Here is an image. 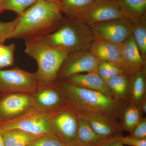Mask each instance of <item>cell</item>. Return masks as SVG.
Masks as SVG:
<instances>
[{
    "instance_id": "obj_25",
    "label": "cell",
    "mask_w": 146,
    "mask_h": 146,
    "mask_svg": "<svg viewBox=\"0 0 146 146\" xmlns=\"http://www.w3.org/2000/svg\"><path fill=\"white\" fill-rule=\"evenodd\" d=\"M39 0H3L2 3V11L10 10L21 15L29 7Z\"/></svg>"
},
{
    "instance_id": "obj_16",
    "label": "cell",
    "mask_w": 146,
    "mask_h": 146,
    "mask_svg": "<svg viewBox=\"0 0 146 146\" xmlns=\"http://www.w3.org/2000/svg\"><path fill=\"white\" fill-rule=\"evenodd\" d=\"M76 113L86 120L95 133L105 140H114L121 135L123 131L119 123H115L87 114Z\"/></svg>"
},
{
    "instance_id": "obj_7",
    "label": "cell",
    "mask_w": 146,
    "mask_h": 146,
    "mask_svg": "<svg viewBox=\"0 0 146 146\" xmlns=\"http://www.w3.org/2000/svg\"><path fill=\"white\" fill-rule=\"evenodd\" d=\"M52 133L60 138L68 146H76L78 130V117L68 106L52 112L50 117Z\"/></svg>"
},
{
    "instance_id": "obj_30",
    "label": "cell",
    "mask_w": 146,
    "mask_h": 146,
    "mask_svg": "<svg viewBox=\"0 0 146 146\" xmlns=\"http://www.w3.org/2000/svg\"><path fill=\"white\" fill-rule=\"evenodd\" d=\"M114 140L123 145L130 146H146V139H138L129 136L124 137L121 135L117 137Z\"/></svg>"
},
{
    "instance_id": "obj_13",
    "label": "cell",
    "mask_w": 146,
    "mask_h": 146,
    "mask_svg": "<svg viewBox=\"0 0 146 146\" xmlns=\"http://www.w3.org/2000/svg\"><path fill=\"white\" fill-rule=\"evenodd\" d=\"M120 65L126 74L133 71L146 70V62L141 56L132 34L123 44Z\"/></svg>"
},
{
    "instance_id": "obj_31",
    "label": "cell",
    "mask_w": 146,
    "mask_h": 146,
    "mask_svg": "<svg viewBox=\"0 0 146 146\" xmlns=\"http://www.w3.org/2000/svg\"><path fill=\"white\" fill-rule=\"evenodd\" d=\"M129 136L138 139L146 138V118L143 117L135 127Z\"/></svg>"
},
{
    "instance_id": "obj_36",
    "label": "cell",
    "mask_w": 146,
    "mask_h": 146,
    "mask_svg": "<svg viewBox=\"0 0 146 146\" xmlns=\"http://www.w3.org/2000/svg\"><path fill=\"white\" fill-rule=\"evenodd\" d=\"M46 1H50L54 2L57 3H59V0H46Z\"/></svg>"
},
{
    "instance_id": "obj_11",
    "label": "cell",
    "mask_w": 146,
    "mask_h": 146,
    "mask_svg": "<svg viewBox=\"0 0 146 146\" xmlns=\"http://www.w3.org/2000/svg\"><path fill=\"white\" fill-rule=\"evenodd\" d=\"M89 26L125 17L117 0H98L86 10L77 15Z\"/></svg>"
},
{
    "instance_id": "obj_19",
    "label": "cell",
    "mask_w": 146,
    "mask_h": 146,
    "mask_svg": "<svg viewBox=\"0 0 146 146\" xmlns=\"http://www.w3.org/2000/svg\"><path fill=\"white\" fill-rule=\"evenodd\" d=\"M115 99L131 103L130 90L127 76L125 73L112 77L106 82Z\"/></svg>"
},
{
    "instance_id": "obj_32",
    "label": "cell",
    "mask_w": 146,
    "mask_h": 146,
    "mask_svg": "<svg viewBox=\"0 0 146 146\" xmlns=\"http://www.w3.org/2000/svg\"><path fill=\"white\" fill-rule=\"evenodd\" d=\"M98 146H125L124 145L115 140H111L104 142Z\"/></svg>"
},
{
    "instance_id": "obj_10",
    "label": "cell",
    "mask_w": 146,
    "mask_h": 146,
    "mask_svg": "<svg viewBox=\"0 0 146 146\" xmlns=\"http://www.w3.org/2000/svg\"><path fill=\"white\" fill-rule=\"evenodd\" d=\"M35 108L31 94L9 93L0 99V118L3 122L19 117Z\"/></svg>"
},
{
    "instance_id": "obj_20",
    "label": "cell",
    "mask_w": 146,
    "mask_h": 146,
    "mask_svg": "<svg viewBox=\"0 0 146 146\" xmlns=\"http://www.w3.org/2000/svg\"><path fill=\"white\" fill-rule=\"evenodd\" d=\"M124 16L133 23L146 16V0H117Z\"/></svg>"
},
{
    "instance_id": "obj_2",
    "label": "cell",
    "mask_w": 146,
    "mask_h": 146,
    "mask_svg": "<svg viewBox=\"0 0 146 146\" xmlns=\"http://www.w3.org/2000/svg\"><path fill=\"white\" fill-rule=\"evenodd\" d=\"M58 3L39 0L18 16V21L10 39L39 40L56 31L65 16Z\"/></svg>"
},
{
    "instance_id": "obj_12",
    "label": "cell",
    "mask_w": 146,
    "mask_h": 146,
    "mask_svg": "<svg viewBox=\"0 0 146 146\" xmlns=\"http://www.w3.org/2000/svg\"><path fill=\"white\" fill-rule=\"evenodd\" d=\"M36 109L48 112H53L67 107L63 95L55 83L52 85L39 84L31 94Z\"/></svg>"
},
{
    "instance_id": "obj_17",
    "label": "cell",
    "mask_w": 146,
    "mask_h": 146,
    "mask_svg": "<svg viewBox=\"0 0 146 146\" xmlns=\"http://www.w3.org/2000/svg\"><path fill=\"white\" fill-rule=\"evenodd\" d=\"M126 75L129 83L131 103L137 106L146 99V70L133 71Z\"/></svg>"
},
{
    "instance_id": "obj_4",
    "label": "cell",
    "mask_w": 146,
    "mask_h": 146,
    "mask_svg": "<svg viewBox=\"0 0 146 146\" xmlns=\"http://www.w3.org/2000/svg\"><path fill=\"white\" fill-rule=\"evenodd\" d=\"M25 43V52L37 63L38 70L35 74L39 84H54L59 69L70 52L64 48L53 46L41 40H26Z\"/></svg>"
},
{
    "instance_id": "obj_9",
    "label": "cell",
    "mask_w": 146,
    "mask_h": 146,
    "mask_svg": "<svg viewBox=\"0 0 146 146\" xmlns=\"http://www.w3.org/2000/svg\"><path fill=\"white\" fill-rule=\"evenodd\" d=\"M99 62L88 51L70 52L59 69L56 80L65 79L71 76L82 73L97 72Z\"/></svg>"
},
{
    "instance_id": "obj_24",
    "label": "cell",
    "mask_w": 146,
    "mask_h": 146,
    "mask_svg": "<svg viewBox=\"0 0 146 146\" xmlns=\"http://www.w3.org/2000/svg\"><path fill=\"white\" fill-rule=\"evenodd\" d=\"M132 34L142 58L146 62V16L132 24Z\"/></svg>"
},
{
    "instance_id": "obj_5",
    "label": "cell",
    "mask_w": 146,
    "mask_h": 146,
    "mask_svg": "<svg viewBox=\"0 0 146 146\" xmlns=\"http://www.w3.org/2000/svg\"><path fill=\"white\" fill-rule=\"evenodd\" d=\"M51 113L35 108L19 117L2 122L0 123V129L3 131L19 129L37 136L52 133L50 124Z\"/></svg>"
},
{
    "instance_id": "obj_14",
    "label": "cell",
    "mask_w": 146,
    "mask_h": 146,
    "mask_svg": "<svg viewBox=\"0 0 146 146\" xmlns=\"http://www.w3.org/2000/svg\"><path fill=\"white\" fill-rule=\"evenodd\" d=\"M122 46L123 44L94 38L89 52L100 61L110 62L121 68L120 60Z\"/></svg>"
},
{
    "instance_id": "obj_6",
    "label": "cell",
    "mask_w": 146,
    "mask_h": 146,
    "mask_svg": "<svg viewBox=\"0 0 146 146\" xmlns=\"http://www.w3.org/2000/svg\"><path fill=\"white\" fill-rule=\"evenodd\" d=\"M39 85L35 73L29 72L17 67L0 70V92L31 95Z\"/></svg>"
},
{
    "instance_id": "obj_21",
    "label": "cell",
    "mask_w": 146,
    "mask_h": 146,
    "mask_svg": "<svg viewBox=\"0 0 146 146\" xmlns=\"http://www.w3.org/2000/svg\"><path fill=\"white\" fill-rule=\"evenodd\" d=\"M3 132L4 146H28L42 136L33 135L17 129L4 130Z\"/></svg>"
},
{
    "instance_id": "obj_3",
    "label": "cell",
    "mask_w": 146,
    "mask_h": 146,
    "mask_svg": "<svg viewBox=\"0 0 146 146\" xmlns=\"http://www.w3.org/2000/svg\"><path fill=\"white\" fill-rule=\"evenodd\" d=\"M94 39L91 27L78 16L73 15L65 16L63 24L56 31L39 40L72 52L89 51Z\"/></svg>"
},
{
    "instance_id": "obj_27",
    "label": "cell",
    "mask_w": 146,
    "mask_h": 146,
    "mask_svg": "<svg viewBox=\"0 0 146 146\" xmlns=\"http://www.w3.org/2000/svg\"><path fill=\"white\" fill-rule=\"evenodd\" d=\"M16 45L0 44V70L12 66L14 63V52Z\"/></svg>"
},
{
    "instance_id": "obj_8",
    "label": "cell",
    "mask_w": 146,
    "mask_h": 146,
    "mask_svg": "<svg viewBox=\"0 0 146 146\" xmlns=\"http://www.w3.org/2000/svg\"><path fill=\"white\" fill-rule=\"evenodd\" d=\"M132 23L125 17L90 26L94 38L123 44L132 34Z\"/></svg>"
},
{
    "instance_id": "obj_26",
    "label": "cell",
    "mask_w": 146,
    "mask_h": 146,
    "mask_svg": "<svg viewBox=\"0 0 146 146\" xmlns=\"http://www.w3.org/2000/svg\"><path fill=\"white\" fill-rule=\"evenodd\" d=\"M97 73L106 83L112 77L124 73L123 70L117 65L104 61H100L98 63Z\"/></svg>"
},
{
    "instance_id": "obj_37",
    "label": "cell",
    "mask_w": 146,
    "mask_h": 146,
    "mask_svg": "<svg viewBox=\"0 0 146 146\" xmlns=\"http://www.w3.org/2000/svg\"><path fill=\"white\" fill-rule=\"evenodd\" d=\"M2 122V120L0 118V123H1Z\"/></svg>"
},
{
    "instance_id": "obj_34",
    "label": "cell",
    "mask_w": 146,
    "mask_h": 146,
    "mask_svg": "<svg viewBox=\"0 0 146 146\" xmlns=\"http://www.w3.org/2000/svg\"><path fill=\"white\" fill-rule=\"evenodd\" d=\"M0 146H4L3 141V132L0 129Z\"/></svg>"
},
{
    "instance_id": "obj_15",
    "label": "cell",
    "mask_w": 146,
    "mask_h": 146,
    "mask_svg": "<svg viewBox=\"0 0 146 146\" xmlns=\"http://www.w3.org/2000/svg\"><path fill=\"white\" fill-rule=\"evenodd\" d=\"M63 80L75 86L98 91L107 96L113 98L106 82L97 72L77 74L68 77Z\"/></svg>"
},
{
    "instance_id": "obj_38",
    "label": "cell",
    "mask_w": 146,
    "mask_h": 146,
    "mask_svg": "<svg viewBox=\"0 0 146 146\" xmlns=\"http://www.w3.org/2000/svg\"><path fill=\"white\" fill-rule=\"evenodd\" d=\"M1 94H0V99H1Z\"/></svg>"
},
{
    "instance_id": "obj_35",
    "label": "cell",
    "mask_w": 146,
    "mask_h": 146,
    "mask_svg": "<svg viewBox=\"0 0 146 146\" xmlns=\"http://www.w3.org/2000/svg\"><path fill=\"white\" fill-rule=\"evenodd\" d=\"M3 0H0V14L3 13V11H2L1 9V7L2 3Z\"/></svg>"
},
{
    "instance_id": "obj_1",
    "label": "cell",
    "mask_w": 146,
    "mask_h": 146,
    "mask_svg": "<svg viewBox=\"0 0 146 146\" xmlns=\"http://www.w3.org/2000/svg\"><path fill=\"white\" fill-rule=\"evenodd\" d=\"M55 84L63 95L67 106L79 114H87L119 123L123 111L131 103L120 101L98 91L75 86L63 80Z\"/></svg>"
},
{
    "instance_id": "obj_23",
    "label": "cell",
    "mask_w": 146,
    "mask_h": 146,
    "mask_svg": "<svg viewBox=\"0 0 146 146\" xmlns=\"http://www.w3.org/2000/svg\"><path fill=\"white\" fill-rule=\"evenodd\" d=\"M98 0H59L62 11L66 16L77 15L88 9Z\"/></svg>"
},
{
    "instance_id": "obj_33",
    "label": "cell",
    "mask_w": 146,
    "mask_h": 146,
    "mask_svg": "<svg viewBox=\"0 0 146 146\" xmlns=\"http://www.w3.org/2000/svg\"><path fill=\"white\" fill-rule=\"evenodd\" d=\"M143 114H146V99L141 102L137 106Z\"/></svg>"
},
{
    "instance_id": "obj_18",
    "label": "cell",
    "mask_w": 146,
    "mask_h": 146,
    "mask_svg": "<svg viewBox=\"0 0 146 146\" xmlns=\"http://www.w3.org/2000/svg\"><path fill=\"white\" fill-rule=\"evenodd\" d=\"M78 127L76 140V146H98L108 140L101 138L95 133L86 120L76 114Z\"/></svg>"
},
{
    "instance_id": "obj_29",
    "label": "cell",
    "mask_w": 146,
    "mask_h": 146,
    "mask_svg": "<svg viewBox=\"0 0 146 146\" xmlns=\"http://www.w3.org/2000/svg\"><path fill=\"white\" fill-rule=\"evenodd\" d=\"M18 21V16L9 22L0 21V44H3L6 40L10 39Z\"/></svg>"
},
{
    "instance_id": "obj_28",
    "label": "cell",
    "mask_w": 146,
    "mask_h": 146,
    "mask_svg": "<svg viewBox=\"0 0 146 146\" xmlns=\"http://www.w3.org/2000/svg\"><path fill=\"white\" fill-rule=\"evenodd\" d=\"M28 146H68L59 137L54 133L42 135L33 141Z\"/></svg>"
},
{
    "instance_id": "obj_22",
    "label": "cell",
    "mask_w": 146,
    "mask_h": 146,
    "mask_svg": "<svg viewBox=\"0 0 146 146\" xmlns=\"http://www.w3.org/2000/svg\"><path fill=\"white\" fill-rule=\"evenodd\" d=\"M143 115L138 107L131 103L123 110L120 117L119 123L123 131L131 133L143 118Z\"/></svg>"
}]
</instances>
